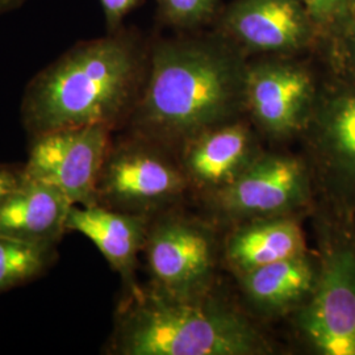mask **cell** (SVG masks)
I'll list each match as a JSON object with an SVG mask.
<instances>
[{"mask_svg":"<svg viewBox=\"0 0 355 355\" xmlns=\"http://www.w3.org/2000/svg\"><path fill=\"white\" fill-rule=\"evenodd\" d=\"M110 128H67L29 140L24 177L62 191L73 205L96 204V186L112 142Z\"/></svg>","mask_w":355,"mask_h":355,"instance_id":"9","label":"cell"},{"mask_svg":"<svg viewBox=\"0 0 355 355\" xmlns=\"http://www.w3.org/2000/svg\"><path fill=\"white\" fill-rule=\"evenodd\" d=\"M248 57L220 35L152 36L146 82L125 132L174 152L241 119Z\"/></svg>","mask_w":355,"mask_h":355,"instance_id":"1","label":"cell"},{"mask_svg":"<svg viewBox=\"0 0 355 355\" xmlns=\"http://www.w3.org/2000/svg\"><path fill=\"white\" fill-rule=\"evenodd\" d=\"M31 0H0V17L20 11Z\"/></svg>","mask_w":355,"mask_h":355,"instance_id":"23","label":"cell"},{"mask_svg":"<svg viewBox=\"0 0 355 355\" xmlns=\"http://www.w3.org/2000/svg\"><path fill=\"white\" fill-rule=\"evenodd\" d=\"M221 0H155L157 20L177 31L198 29L208 24L220 10Z\"/></svg>","mask_w":355,"mask_h":355,"instance_id":"18","label":"cell"},{"mask_svg":"<svg viewBox=\"0 0 355 355\" xmlns=\"http://www.w3.org/2000/svg\"><path fill=\"white\" fill-rule=\"evenodd\" d=\"M140 0H99L105 32L112 33L125 26V19L139 6Z\"/></svg>","mask_w":355,"mask_h":355,"instance_id":"21","label":"cell"},{"mask_svg":"<svg viewBox=\"0 0 355 355\" xmlns=\"http://www.w3.org/2000/svg\"><path fill=\"white\" fill-rule=\"evenodd\" d=\"M187 189V178L171 150L125 132L112 139L96 186V204L153 218L173 209Z\"/></svg>","mask_w":355,"mask_h":355,"instance_id":"5","label":"cell"},{"mask_svg":"<svg viewBox=\"0 0 355 355\" xmlns=\"http://www.w3.org/2000/svg\"><path fill=\"white\" fill-rule=\"evenodd\" d=\"M24 180V165L0 164V209Z\"/></svg>","mask_w":355,"mask_h":355,"instance_id":"22","label":"cell"},{"mask_svg":"<svg viewBox=\"0 0 355 355\" xmlns=\"http://www.w3.org/2000/svg\"><path fill=\"white\" fill-rule=\"evenodd\" d=\"M152 36L124 26L78 41L28 83L20 120L28 140L67 128L125 129L146 82Z\"/></svg>","mask_w":355,"mask_h":355,"instance_id":"2","label":"cell"},{"mask_svg":"<svg viewBox=\"0 0 355 355\" xmlns=\"http://www.w3.org/2000/svg\"><path fill=\"white\" fill-rule=\"evenodd\" d=\"M57 246L0 234V293L44 275L58 258Z\"/></svg>","mask_w":355,"mask_h":355,"instance_id":"17","label":"cell"},{"mask_svg":"<svg viewBox=\"0 0 355 355\" xmlns=\"http://www.w3.org/2000/svg\"><path fill=\"white\" fill-rule=\"evenodd\" d=\"M71 205L62 191L24 177L0 209V234L60 245Z\"/></svg>","mask_w":355,"mask_h":355,"instance_id":"14","label":"cell"},{"mask_svg":"<svg viewBox=\"0 0 355 355\" xmlns=\"http://www.w3.org/2000/svg\"><path fill=\"white\" fill-rule=\"evenodd\" d=\"M261 153L250 125L237 119L186 142L178 159L189 186L212 195L240 177Z\"/></svg>","mask_w":355,"mask_h":355,"instance_id":"12","label":"cell"},{"mask_svg":"<svg viewBox=\"0 0 355 355\" xmlns=\"http://www.w3.org/2000/svg\"><path fill=\"white\" fill-rule=\"evenodd\" d=\"M318 254L308 253L258 267L240 275L242 291L254 308L266 315L297 311L318 280Z\"/></svg>","mask_w":355,"mask_h":355,"instance_id":"16","label":"cell"},{"mask_svg":"<svg viewBox=\"0 0 355 355\" xmlns=\"http://www.w3.org/2000/svg\"><path fill=\"white\" fill-rule=\"evenodd\" d=\"M322 80L295 55L257 57L248 62L245 110L265 136L284 141L303 136Z\"/></svg>","mask_w":355,"mask_h":355,"instance_id":"7","label":"cell"},{"mask_svg":"<svg viewBox=\"0 0 355 355\" xmlns=\"http://www.w3.org/2000/svg\"><path fill=\"white\" fill-rule=\"evenodd\" d=\"M308 252L299 221L291 215L275 216L243 221L234 229L227 240L225 258L240 277Z\"/></svg>","mask_w":355,"mask_h":355,"instance_id":"15","label":"cell"},{"mask_svg":"<svg viewBox=\"0 0 355 355\" xmlns=\"http://www.w3.org/2000/svg\"><path fill=\"white\" fill-rule=\"evenodd\" d=\"M318 26L321 42L329 38L355 8V0H302ZM320 48V46H318Z\"/></svg>","mask_w":355,"mask_h":355,"instance_id":"20","label":"cell"},{"mask_svg":"<svg viewBox=\"0 0 355 355\" xmlns=\"http://www.w3.org/2000/svg\"><path fill=\"white\" fill-rule=\"evenodd\" d=\"M320 214L318 280L296 328L316 354L355 355V218Z\"/></svg>","mask_w":355,"mask_h":355,"instance_id":"4","label":"cell"},{"mask_svg":"<svg viewBox=\"0 0 355 355\" xmlns=\"http://www.w3.org/2000/svg\"><path fill=\"white\" fill-rule=\"evenodd\" d=\"M327 73L355 82V8L329 38L318 48Z\"/></svg>","mask_w":355,"mask_h":355,"instance_id":"19","label":"cell"},{"mask_svg":"<svg viewBox=\"0 0 355 355\" xmlns=\"http://www.w3.org/2000/svg\"><path fill=\"white\" fill-rule=\"evenodd\" d=\"M142 253L152 284L175 297L208 295L215 268V246L202 225L173 209L153 217Z\"/></svg>","mask_w":355,"mask_h":355,"instance_id":"10","label":"cell"},{"mask_svg":"<svg viewBox=\"0 0 355 355\" xmlns=\"http://www.w3.org/2000/svg\"><path fill=\"white\" fill-rule=\"evenodd\" d=\"M152 218L114 211L101 204L71 205L67 233L76 232L92 242L121 277L125 291L137 286L136 268Z\"/></svg>","mask_w":355,"mask_h":355,"instance_id":"13","label":"cell"},{"mask_svg":"<svg viewBox=\"0 0 355 355\" xmlns=\"http://www.w3.org/2000/svg\"><path fill=\"white\" fill-rule=\"evenodd\" d=\"M105 353L114 355H258L271 346L253 324L228 305L175 297L135 286L116 312Z\"/></svg>","mask_w":355,"mask_h":355,"instance_id":"3","label":"cell"},{"mask_svg":"<svg viewBox=\"0 0 355 355\" xmlns=\"http://www.w3.org/2000/svg\"><path fill=\"white\" fill-rule=\"evenodd\" d=\"M217 32L246 57H296L321 42L302 0H233L218 13Z\"/></svg>","mask_w":355,"mask_h":355,"instance_id":"11","label":"cell"},{"mask_svg":"<svg viewBox=\"0 0 355 355\" xmlns=\"http://www.w3.org/2000/svg\"><path fill=\"white\" fill-rule=\"evenodd\" d=\"M316 192L308 161L288 154L261 153L240 177L211 195L217 214L249 221L304 209Z\"/></svg>","mask_w":355,"mask_h":355,"instance_id":"8","label":"cell"},{"mask_svg":"<svg viewBox=\"0 0 355 355\" xmlns=\"http://www.w3.org/2000/svg\"><path fill=\"white\" fill-rule=\"evenodd\" d=\"M303 136L321 208L355 218V82L327 73Z\"/></svg>","mask_w":355,"mask_h":355,"instance_id":"6","label":"cell"}]
</instances>
